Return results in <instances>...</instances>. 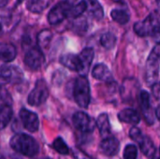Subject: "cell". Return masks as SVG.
I'll return each instance as SVG.
<instances>
[{
    "label": "cell",
    "mask_w": 160,
    "mask_h": 159,
    "mask_svg": "<svg viewBox=\"0 0 160 159\" xmlns=\"http://www.w3.org/2000/svg\"><path fill=\"white\" fill-rule=\"evenodd\" d=\"M9 145L14 151L27 157H34L39 152L37 141L33 137L23 133L15 134L10 139Z\"/></svg>",
    "instance_id": "1"
},
{
    "label": "cell",
    "mask_w": 160,
    "mask_h": 159,
    "mask_svg": "<svg viewBox=\"0 0 160 159\" xmlns=\"http://www.w3.org/2000/svg\"><path fill=\"white\" fill-rule=\"evenodd\" d=\"M73 97L75 102L81 108L86 109L90 103V86L88 80L85 76H79L74 82Z\"/></svg>",
    "instance_id": "2"
},
{
    "label": "cell",
    "mask_w": 160,
    "mask_h": 159,
    "mask_svg": "<svg viewBox=\"0 0 160 159\" xmlns=\"http://www.w3.org/2000/svg\"><path fill=\"white\" fill-rule=\"evenodd\" d=\"M160 29V22L156 13L148 15L143 21L137 22L134 24V31L140 37L154 36Z\"/></svg>",
    "instance_id": "3"
},
{
    "label": "cell",
    "mask_w": 160,
    "mask_h": 159,
    "mask_svg": "<svg viewBox=\"0 0 160 159\" xmlns=\"http://www.w3.org/2000/svg\"><path fill=\"white\" fill-rule=\"evenodd\" d=\"M160 64V44H158L152 50L147 62H146V81L150 83L157 82V79L158 77Z\"/></svg>",
    "instance_id": "4"
},
{
    "label": "cell",
    "mask_w": 160,
    "mask_h": 159,
    "mask_svg": "<svg viewBox=\"0 0 160 159\" xmlns=\"http://www.w3.org/2000/svg\"><path fill=\"white\" fill-rule=\"evenodd\" d=\"M49 97V88L44 80L37 81L34 89L28 96L27 102L33 107H38L42 105Z\"/></svg>",
    "instance_id": "5"
},
{
    "label": "cell",
    "mask_w": 160,
    "mask_h": 159,
    "mask_svg": "<svg viewBox=\"0 0 160 159\" xmlns=\"http://www.w3.org/2000/svg\"><path fill=\"white\" fill-rule=\"evenodd\" d=\"M74 5H70L66 1H62L56 4L48 14V22L52 25H56L62 22L69 15V11L71 7Z\"/></svg>",
    "instance_id": "6"
},
{
    "label": "cell",
    "mask_w": 160,
    "mask_h": 159,
    "mask_svg": "<svg viewBox=\"0 0 160 159\" xmlns=\"http://www.w3.org/2000/svg\"><path fill=\"white\" fill-rule=\"evenodd\" d=\"M45 57L39 47L31 48L24 55V64L32 70H38L43 65Z\"/></svg>",
    "instance_id": "7"
},
{
    "label": "cell",
    "mask_w": 160,
    "mask_h": 159,
    "mask_svg": "<svg viewBox=\"0 0 160 159\" xmlns=\"http://www.w3.org/2000/svg\"><path fill=\"white\" fill-rule=\"evenodd\" d=\"M72 120L75 127L82 133L93 132L97 126V123H95L90 116H88L86 113L82 112H76L73 115Z\"/></svg>",
    "instance_id": "8"
},
{
    "label": "cell",
    "mask_w": 160,
    "mask_h": 159,
    "mask_svg": "<svg viewBox=\"0 0 160 159\" xmlns=\"http://www.w3.org/2000/svg\"><path fill=\"white\" fill-rule=\"evenodd\" d=\"M20 118L22 122L24 128L30 132H36L39 127L38 117L33 112L26 109H22L20 111Z\"/></svg>",
    "instance_id": "9"
},
{
    "label": "cell",
    "mask_w": 160,
    "mask_h": 159,
    "mask_svg": "<svg viewBox=\"0 0 160 159\" xmlns=\"http://www.w3.org/2000/svg\"><path fill=\"white\" fill-rule=\"evenodd\" d=\"M23 74L22 71L12 66H3L1 68V82L2 84L5 83H11V82H18L22 79Z\"/></svg>",
    "instance_id": "10"
},
{
    "label": "cell",
    "mask_w": 160,
    "mask_h": 159,
    "mask_svg": "<svg viewBox=\"0 0 160 159\" xmlns=\"http://www.w3.org/2000/svg\"><path fill=\"white\" fill-rule=\"evenodd\" d=\"M140 101H141V107L143 112V117L145 121L153 125L155 122V116L156 113L153 112V109L151 107V101H150V95L146 91H142L140 94Z\"/></svg>",
    "instance_id": "11"
},
{
    "label": "cell",
    "mask_w": 160,
    "mask_h": 159,
    "mask_svg": "<svg viewBox=\"0 0 160 159\" xmlns=\"http://www.w3.org/2000/svg\"><path fill=\"white\" fill-rule=\"evenodd\" d=\"M119 148H120V143L118 140L114 137L105 138L99 145L100 152L107 157L115 156L118 153Z\"/></svg>",
    "instance_id": "12"
},
{
    "label": "cell",
    "mask_w": 160,
    "mask_h": 159,
    "mask_svg": "<svg viewBox=\"0 0 160 159\" xmlns=\"http://www.w3.org/2000/svg\"><path fill=\"white\" fill-rule=\"evenodd\" d=\"M82 68L80 71V76H86L88 74L91 63L94 58V50L92 48H85L83 49L81 53L79 54Z\"/></svg>",
    "instance_id": "13"
},
{
    "label": "cell",
    "mask_w": 160,
    "mask_h": 159,
    "mask_svg": "<svg viewBox=\"0 0 160 159\" xmlns=\"http://www.w3.org/2000/svg\"><path fill=\"white\" fill-rule=\"evenodd\" d=\"M92 76L101 82L111 83L113 82V77L108 67L104 64H98L92 70Z\"/></svg>",
    "instance_id": "14"
},
{
    "label": "cell",
    "mask_w": 160,
    "mask_h": 159,
    "mask_svg": "<svg viewBox=\"0 0 160 159\" xmlns=\"http://www.w3.org/2000/svg\"><path fill=\"white\" fill-rule=\"evenodd\" d=\"M60 63L68 67L70 70L73 71H78L80 73L81 68H82V65H81V60L79 55H75L73 53H67V54H63L60 57Z\"/></svg>",
    "instance_id": "15"
},
{
    "label": "cell",
    "mask_w": 160,
    "mask_h": 159,
    "mask_svg": "<svg viewBox=\"0 0 160 159\" xmlns=\"http://www.w3.org/2000/svg\"><path fill=\"white\" fill-rule=\"evenodd\" d=\"M118 119L121 122L130 125H138L141 121L139 113L133 109H124L118 113Z\"/></svg>",
    "instance_id": "16"
},
{
    "label": "cell",
    "mask_w": 160,
    "mask_h": 159,
    "mask_svg": "<svg viewBox=\"0 0 160 159\" xmlns=\"http://www.w3.org/2000/svg\"><path fill=\"white\" fill-rule=\"evenodd\" d=\"M97 126L102 137L108 138L111 134V124L107 113H101L97 119Z\"/></svg>",
    "instance_id": "17"
},
{
    "label": "cell",
    "mask_w": 160,
    "mask_h": 159,
    "mask_svg": "<svg viewBox=\"0 0 160 159\" xmlns=\"http://www.w3.org/2000/svg\"><path fill=\"white\" fill-rule=\"evenodd\" d=\"M0 54L2 61L8 63L11 62L15 59L17 55V51L15 46L10 43H3L0 46Z\"/></svg>",
    "instance_id": "18"
},
{
    "label": "cell",
    "mask_w": 160,
    "mask_h": 159,
    "mask_svg": "<svg viewBox=\"0 0 160 159\" xmlns=\"http://www.w3.org/2000/svg\"><path fill=\"white\" fill-rule=\"evenodd\" d=\"M87 6V11L96 19L101 20L104 16L103 7L98 0H84Z\"/></svg>",
    "instance_id": "19"
},
{
    "label": "cell",
    "mask_w": 160,
    "mask_h": 159,
    "mask_svg": "<svg viewBox=\"0 0 160 159\" xmlns=\"http://www.w3.org/2000/svg\"><path fill=\"white\" fill-rule=\"evenodd\" d=\"M52 0H27L26 7L34 13H40L49 7Z\"/></svg>",
    "instance_id": "20"
},
{
    "label": "cell",
    "mask_w": 160,
    "mask_h": 159,
    "mask_svg": "<svg viewBox=\"0 0 160 159\" xmlns=\"http://www.w3.org/2000/svg\"><path fill=\"white\" fill-rule=\"evenodd\" d=\"M140 147H141V150L142 152L143 153L144 156H146L147 157H150L152 158L155 154H156V147L152 142V140L146 136H144L143 140L142 141V142L139 144Z\"/></svg>",
    "instance_id": "21"
},
{
    "label": "cell",
    "mask_w": 160,
    "mask_h": 159,
    "mask_svg": "<svg viewBox=\"0 0 160 159\" xmlns=\"http://www.w3.org/2000/svg\"><path fill=\"white\" fill-rule=\"evenodd\" d=\"M112 18L120 24H126L129 21V13L128 10L122 8H114L111 12Z\"/></svg>",
    "instance_id": "22"
},
{
    "label": "cell",
    "mask_w": 160,
    "mask_h": 159,
    "mask_svg": "<svg viewBox=\"0 0 160 159\" xmlns=\"http://www.w3.org/2000/svg\"><path fill=\"white\" fill-rule=\"evenodd\" d=\"M12 108L8 104H1V128H5L12 118Z\"/></svg>",
    "instance_id": "23"
},
{
    "label": "cell",
    "mask_w": 160,
    "mask_h": 159,
    "mask_svg": "<svg viewBox=\"0 0 160 159\" xmlns=\"http://www.w3.org/2000/svg\"><path fill=\"white\" fill-rule=\"evenodd\" d=\"M52 34L50 30H42L38 35V45L39 48H47L52 40Z\"/></svg>",
    "instance_id": "24"
},
{
    "label": "cell",
    "mask_w": 160,
    "mask_h": 159,
    "mask_svg": "<svg viewBox=\"0 0 160 159\" xmlns=\"http://www.w3.org/2000/svg\"><path fill=\"white\" fill-rule=\"evenodd\" d=\"M100 43L105 49L111 50L116 44V37L112 33H110V32L105 33L104 35H102L100 38Z\"/></svg>",
    "instance_id": "25"
},
{
    "label": "cell",
    "mask_w": 160,
    "mask_h": 159,
    "mask_svg": "<svg viewBox=\"0 0 160 159\" xmlns=\"http://www.w3.org/2000/svg\"><path fill=\"white\" fill-rule=\"evenodd\" d=\"M87 10V6L86 3L84 2V0L79 2L78 4H75L74 6L71 7L70 11H69V15L68 17H72V18H78L80 17L84 11Z\"/></svg>",
    "instance_id": "26"
},
{
    "label": "cell",
    "mask_w": 160,
    "mask_h": 159,
    "mask_svg": "<svg viewBox=\"0 0 160 159\" xmlns=\"http://www.w3.org/2000/svg\"><path fill=\"white\" fill-rule=\"evenodd\" d=\"M52 148L60 155H68L69 153V148L64 142L62 138H56L52 142Z\"/></svg>",
    "instance_id": "27"
},
{
    "label": "cell",
    "mask_w": 160,
    "mask_h": 159,
    "mask_svg": "<svg viewBox=\"0 0 160 159\" xmlns=\"http://www.w3.org/2000/svg\"><path fill=\"white\" fill-rule=\"evenodd\" d=\"M138 150L134 144H128L124 150V159H137Z\"/></svg>",
    "instance_id": "28"
},
{
    "label": "cell",
    "mask_w": 160,
    "mask_h": 159,
    "mask_svg": "<svg viewBox=\"0 0 160 159\" xmlns=\"http://www.w3.org/2000/svg\"><path fill=\"white\" fill-rule=\"evenodd\" d=\"M129 136H130V138L134 141V142H136L138 144H140L141 142H142V141L143 140V138H144V135L142 133V131L138 128V127H132L130 130H129Z\"/></svg>",
    "instance_id": "29"
},
{
    "label": "cell",
    "mask_w": 160,
    "mask_h": 159,
    "mask_svg": "<svg viewBox=\"0 0 160 159\" xmlns=\"http://www.w3.org/2000/svg\"><path fill=\"white\" fill-rule=\"evenodd\" d=\"M152 93L157 99H160V82H157L152 85Z\"/></svg>",
    "instance_id": "30"
},
{
    "label": "cell",
    "mask_w": 160,
    "mask_h": 159,
    "mask_svg": "<svg viewBox=\"0 0 160 159\" xmlns=\"http://www.w3.org/2000/svg\"><path fill=\"white\" fill-rule=\"evenodd\" d=\"M73 155H74V157L76 159H88V157H86L83 154L80 153L78 150H75Z\"/></svg>",
    "instance_id": "31"
},
{
    "label": "cell",
    "mask_w": 160,
    "mask_h": 159,
    "mask_svg": "<svg viewBox=\"0 0 160 159\" xmlns=\"http://www.w3.org/2000/svg\"><path fill=\"white\" fill-rule=\"evenodd\" d=\"M156 116L158 117V119L160 121V106H158V109L156 110Z\"/></svg>",
    "instance_id": "32"
},
{
    "label": "cell",
    "mask_w": 160,
    "mask_h": 159,
    "mask_svg": "<svg viewBox=\"0 0 160 159\" xmlns=\"http://www.w3.org/2000/svg\"><path fill=\"white\" fill-rule=\"evenodd\" d=\"M9 0H0V6L3 7H5L7 4H8V2Z\"/></svg>",
    "instance_id": "33"
},
{
    "label": "cell",
    "mask_w": 160,
    "mask_h": 159,
    "mask_svg": "<svg viewBox=\"0 0 160 159\" xmlns=\"http://www.w3.org/2000/svg\"><path fill=\"white\" fill-rule=\"evenodd\" d=\"M63 1L68 2V3H69L70 5H75V2H76V0H63Z\"/></svg>",
    "instance_id": "34"
},
{
    "label": "cell",
    "mask_w": 160,
    "mask_h": 159,
    "mask_svg": "<svg viewBox=\"0 0 160 159\" xmlns=\"http://www.w3.org/2000/svg\"><path fill=\"white\" fill-rule=\"evenodd\" d=\"M22 1H24V0H17V5H18V4H20V3H22Z\"/></svg>",
    "instance_id": "35"
},
{
    "label": "cell",
    "mask_w": 160,
    "mask_h": 159,
    "mask_svg": "<svg viewBox=\"0 0 160 159\" xmlns=\"http://www.w3.org/2000/svg\"><path fill=\"white\" fill-rule=\"evenodd\" d=\"M114 2H123L124 0H113Z\"/></svg>",
    "instance_id": "36"
},
{
    "label": "cell",
    "mask_w": 160,
    "mask_h": 159,
    "mask_svg": "<svg viewBox=\"0 0 160 159\" xmlns=\"http://www.w3.org/2000/svg\"><path fill=\"white\" fill-rule=\"evenodd\" d=\"M37 159H51L50 157H41V158H37Z\"/></svg>",
    "instance_id": "37"
},
{
    "label": "cell",
    "mask_w": 160,
    "mask_h": 159,
    "mask_svg": "<svg viewBox=\"0 0 160 159\" xmlns=\"http://www.w3.org/2000/svg\"><path fill=\"white\" fill-rule=\"evenodd\" d=\"M1 159H5V158H4V157H1Z\"/></svg>",
    "instance_id": "38"
},
{
    "label": "cell",
    "mask_w": 160,
    "mask_h": 159,
    "mask_svg": "<svg viewBox=\"0 0 160 159\" xmlns=\"http://www.w3.org/2000/svg\"><path fill=\"white\" fill-rule=\"evenodd\" d=\"M159 153H160V147H159Z\"/></svg>",
    "instance_id": "39"
}]
</instances>
